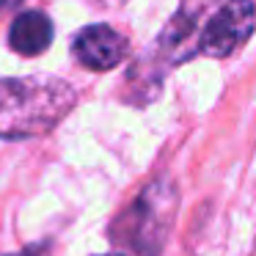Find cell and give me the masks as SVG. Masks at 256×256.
<instances>
[{
	"instance_id": "6da1fadb",
	"label": "cell",
	"mask_w": 256,
	"mask_h": 256,
	"mask_svg": "<svg viewBox=\"0 0 256 256\" xmlns=\"http://www.w3.org/2000/svg\"><path fill=\"white\" fill-rule=\"evenodd\" d=\"M74 108V88L58 78L0 80V138L44 135Z\"/></svg>"
},
{
	"instance_id": "7a4b0ae2",
	"label": "cell",
	"mask_w": 256,
	"mask_h": 256,
	"mask_svg": "<svg viewBox=\"0 0 256 256\" xmlns=\"http://www.w3.org/2000/svg\"><path fill=\"white\" fill-rule=\"evenodd\" d=\"M176 201V188L171 179H154L113 223V240L140 256H160L174 226Z\"/></svg>"
},
{
	"instance_id": "3957f363",
	"label": "cell",
	"mask_w": 256,
	"mask_h": 256,
	"mask_svg": "<svg viewBox=\"0 0 256 256\" xmlns=\"http://www.w3.org/2000/svg\"><path fill=\"white\" fill-rule=\"evenodd\" d=\"M254 25H256V6L250 0H226L206 20L196 47H198L201 56L226 58L250 39Z\"/></svg>"
},
{
	"instance_id": "277c9868",
	"label": "cell",
	"mask_w": 256,
	"mask_h": 256,
	"mask_svg": "<svg viewBox=\"0 0 256 256\" xmlns=\"http://www.w3.org/2000/svg\"><path fill=\"white\" fill-rule=\"evenodd\" d=\"M74 56L94 72H108L124 61L127 39L110 25H88L74 36Z\"/></svg>"
},
{
	"instance_id": "5b68a950",
	"label": "cell",
	"mask_w": 256,
	"mask_h": 256,
	"mask_svg": "<svg viewBox=\"0 0 256 256\" xmlns=\"http://www.w3.org/2000/svg\"><path fill=\"white\" fill-rule=\"evenodd\" d=\"M8 44L20 56H39L52 44V22L44 12H22L12 22L8 30Z\"/></svg>"
},
{
	"instance_id": "8992f818",
	"label": "cell",
	"mask_w": 256,
	"mask_h": 256,
	"mask_svg": "<svg viewBox=\"0 0 256 256\" xmlns=\"http://www.w3.org/2000/svg\"><path fill=\"white\" fill-rule=\"evenodd\" d=\"M6 256H44V248H28V250H17V254H6Z\"/></svg>"
},
{
	"instance_id": "52a82bcc",
	"label": "cell",
	"mask_w": 256,
	"mask_h": 256,
	"mask_svg": "<svg viewBox=\"0 0 256 256\" xmlns=\"http://www.w3.org/2000/svg\"><path fill=\"white\" fill-rule=\"evenodd\" d=\"M108 256H118V254H108Z\"/></svg>"
}]
</instances>
